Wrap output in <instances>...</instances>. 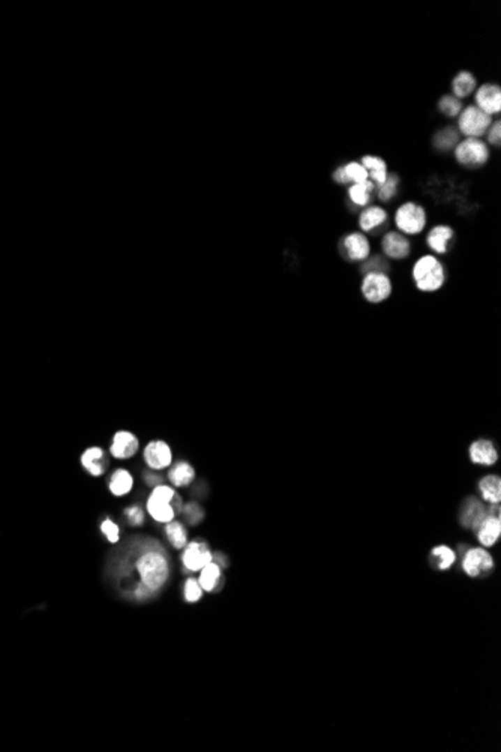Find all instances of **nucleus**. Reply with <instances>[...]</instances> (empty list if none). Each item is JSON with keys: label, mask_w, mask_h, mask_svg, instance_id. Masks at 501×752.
Listing matches in <instances>:
<instances>
[{"label": "nucleus", "mask_w": 501, "mask_h": 752, "mask_svg": "<svg viewBox=\"0 0 501 752\" xmlns=\"http://www.w3.org/2000/svg\"><path fill=\"white\" fill-rule=\"evenodd\" d=\"M382 248H383L384 254L387 257L396 258V260L408 257L410 251H412V246H410L408 239L405 236L401 235V233H396V232H389L384 236L383 242H382Z\"/></svg>", "instance_id": "18"}, {"label": "nucleus", "mask_w": 501, "mask_h": 752, "mask_svg": "<svg viewBox=\"0 0 501 752\" xmlns=\"http://www.w3.org/2000/svg\"><path fill=\"white\" fill-rule=\"evenodd\" d=\"M416 286L422 292H435L444 284V267L433 256L420 257L413 267Z\"/></svg>", "instance_id": "3"}, {"label": "nucleus", "mask_w": 501, "mask_h": 752, "mask_svg": "<svg viewBox=\"0 0 501 752\" xmlns=\"http://www.w3.org/2000/svg\"><path fill=\"white\" fill-rule=\"evenodd\" d=\"M395 223L401 232L417 235L422 232L426 224L425 210L422 206H417L414 203H405L396 210Z\"/></svg>", "instance_id": "4"}, {"label": "nucleus", "mask_w": 501, "mask_h": 752, "mask_svg": "<svg viewBox=\"0 0 501 752\" xmlns=\"http://www.w3.org/2000/svg\"><path fill=\"white\" fill-rule=\"evenodd\" d=\"M362 161L368 176H371V182L377 184L378 186L383 185L387 179V165L383 159L377 156H365Z\"/></svg>", "instance_id": "26"}, {"label": "nucleus", "mask_w": 501, "mask_h": 752, "mask_svg": "<svg viewBox=\"0 0 501 752\" xmlns=\"http://www.w3.org/2000/svg\"><path fill=\"white\" fill-rule=\"evenodd\" d=\"M461 108H463V104H461V101H458V99L454 96H444L440 99V110H442V113H444L446 116H450V117L458 116Z\"/></svg>", "instance_id": "35"}, {"label": "nucleus", "mask_w": 501, "mask_h": 752, "mask_svg": "<svg viewBox=\"0 0 501 752\" xmlns=\"http://www.w3.org/2000/svg\"><path fill=\"white\" fill-rule=\"evenodd\" d=\"M458 133L455 131L454 128H446L443 129V131H440L437 135H435V146L438 149L442 150H447V149H452L456 146L458 143Z\"/></svg>", "instance_id": "31"}, {"label": "nucleus", "mask_w": 501, "mask_h": 752, "mask_svg": "<svg viewBox=\"0 0 501 752\" xmlns=\"http://www.w3.org/2000/svg\"><path fill=\"white\" fill-rule=\"evenodd\" d=\"M344 175L347 184H364L369 177L366 168L359 163H350L344 165Z\"/></svg>", "instance_id": "30"}, {"label": "nucleus", "mask_w": 501, "mask_h": 752, "mask_svg": "<svg viewBox=\"0 0 501 752\" xmlns=\"http://www.w3.org/2000/svg\"><path fill=\"white\" fill-rule=\"evenodd\" d=\"M133 488H134V476L131 475L129 470L117 469L114 470L113 475L110 476L108 489L113 496L116 497L126 496L128 493H131Z\"/></svg>", "instance_id": "20"}, {"label": "nucleus", "mask_w": 501, "mask_h": 752, "mask_svg": "<svg viewBox=\"0 0 501 752\" xmlns=\"http://www.w3.org/2000/svg\"><path fill=\"white\" fill-rule=\"evenodd\" d=\"M140 449L138 437L131 431H117L113 437V443L110 446V454L117 459H129L133 458Z\"/></svg>", "instance_id": "11"}, {"label": "nucleus", "mask_w": 501, "mask_h": 752, "mask_svg": "<svg viewBox=\"0 0 501 752\" xmlns=\"http://www.w3.org/2000/svg\"><path fill=\"white\" fill-rule=\"evenodd\" d=\"M454 237V230L447 226H437L431 230L426 242L431 249H434L438 254H444L449 249V242Z\"/></svg>", "instance_id": "22"}, {"label": "nucleus", "mask_w": 501, "mask_h": 752, "mask_svg": "<svg viewBox=\"0 0 501 752\" xmlns=\"http://www.w3.org/2000/svg\"><path fill=\"white\" fill-rule=\"evenodd\" d=\"M479 493L488 505L501 501V479L497 475H488L479 480Z\"/></svg>", "instance_id": "21"}, {"label": "nucleus", "mask_w": 501, "mask_h": 752, "mask_svg": "<svg viewBox=\"0 0 501 752\" xmlns=\"http://www.w3.org/2000/svg\"><path fill=\"white\" fill-rule=\"evenodd\" d=\"M488 515L486 506L482 500L477 497H468L463 506V513H461V524L467 529L476 530L485 517Z\"/></svg>", "instance_id": "16"}, {"label": "nucleus", "mask_w": 501, "mask_h": 752, "mask_svg": "<svg viewBox=\"0 0 501 752\" xmlns=\"http://www.w3.org/2000/svg\"><path fill=\"white\" fill-rule=\"evenodd\" d=\"M477 108L486 115H497L501 110V90L495 84H485L476 94Z\"/></svg>", "instance_id": "15"}, {"label": "nucleus", "mask_w": 501, "mask_h": 752, "mask_svg": "<svg viewBox=\"0 0 501 752\" xmlns=\"http://www.w3.org/2000/svg\"><path fill=\"white\" fill-rule=\"evenodd\" d=\"M374 188V182H371V180H366L364 184H354L348 189L350 200L357 206H366L371 202V197H373Z\"/></svg>", "instance_id": "28"}, {"label": "nucleus", "mask_w": 501, "mask_h": 752, "mask_svg": "<svg viewBox=\"0 0 501 752\" xmlns=\"http://www.w3.org/2000/svg\"><path fill=\"white\" fill-rule=\"evenodd\" d=\"M493 125L491 116L484 113L476 105H470L464 110V113L459 117V129L461 133L467 135V138L482 137L488 128Z\"/></svg>", "instance_id": "5"}, {"label": "nucleus", "mask_w": 501, "mask_h": 752, "mask_svg": "<svg viewBox=\"0 0 501 752\" xmlns=\"http://www.w3.org/2000/svg\"><path fill=\"white\" fill-rule=\"evenodd\" d=\"M488 140H489V143L500 145V142H501V124L500 122H495L494 125H491Z\"/></svg>", "instance_id": "39"}, {"label": "nucleus", "mask_w": 501, "mask_h": 752, "mask_svg": "<svg viewBox=\"0 0 501 752\" xmlns=\"http://www.w3.org/2000/svg\"><path fill=\"white\" fill-rule=\"evenodd\" d=\"M143 458L150 469L158 472V470H164L172 466L173 452L172 448L164 440H154L144 448Z\"/></svg>", "instance_id": "10"}, {"label": "nucleus", "mask_w": 501, "mask_h": 752, "mask_svg": "<svg viewBox=\"0 0 501 752\" xmlns=\"http://www.w3.org/2000/svg\"><path fill=\"white\" fill-rule=\"evenodd\" d=\"M182 514L185 517V521H188L191 526H197L200 521L204 518V510L195 501H191L182 508Z\"/></svg>", "instance_id": "33"}, {"label": "nucleus", "mask_w": 501, "mask_h": 752, "mask_svg": "<svg viewBox=\"0 0 501 752\" xmlns=\"http://www.w3.org/2000/svg\"><path fill=\"white\" fill-rule=\"evenodd\" d=\"M165 536L168 543L172 544L176 550H182L188 544V530L182 521L173 519L167 523L165 526Z\"/></svg>", "instance_id": "27"}, {"label": "nucleus", "mask_w": 501, "mask_h": 752, "mask_svg": "<svg viewBox=\"0 0 501 752\" xmlns=\"http://www.w3.org/2000/svg\"><path fill=\"white\" fill-rule=\"evenodd\" d=\"M101 531L112 544H116L120 538V529L112 518L104 519V523L101 524Z\"/></svg>", "instance_id": "38"}, {"label": "nucleus", "mask_w": 501, "mask_h": 752, "mask_svg": "<svg viewBox=\"0 0 501 752\" xmlns=\"http://www.w3.org/2000/svg\"><path fill=\"white\" fill-rule=\"evenodd\" d=\"M464 573L470 577H485L494 570V559L485 548H470L463 560Z\"/></svg>", "instance_id": "6"}, {"label": "nucleus", "mask_w": 501, "mask_h": 752, "mask_svg": "<svg viewBox=\"0 0 501 752\" xmlns=\"http://www.w3.org/2000/svg\"><path fill=\"white\" fill-rule=\"evenodd\" d=\"M223 568L216 565L215 561H210L202 570H200L198 583L204 591H215L223 584Z\"/></svg>", "instance_id": "23"}, {"label": "nucleus", "mask_w": 501, "mask_h": 752, "mask_svg": "<svg viewBox=\"0 0 501 752\" xmlns=\"http://www.w3.org/2000/svg\"><path fill=\"white\" fill-rule=\"evenodd\" d=\"M343 246L345 249L347 257L350 260H354V262L366 260L371 253L368 239L362 233H352L345 236L343 240Z\"/></svg>", "instance_id": "17"}, {"label": "nucleus", "mask_w": 501, "mask_h": 752, "mask_svg": "<svg viewBox=\"0 0 501 752\" xmlns=\"http://www.w3.org/2000/svg\"><path fill=\"white\" fill-rule=\"evenodd\" d=\"M455 156L464 165H482L488 161L489 150L480 138H465L456 146Z\"/></svg>", "instance_id": "7"}, {"label": "nucleus", "mask_w": 501, "mask_h": 752, "mask_svg": "<svg viewBox=\"0 0 501 752\" xmlns=\"http://www.w3.org/2000/svg\"><path fill=\"white\" fill-rule=\"evenodd\" d=\"M476 536L480 544L486 548L494 547L501 536V519L498 515L488 514L477 526Z\"/></svg>", "instance_id": "14"}, {"label": "nucleus", "mask_w": 501, "mask_h": 752, "mask_svg": "<svg viewBox=\"0 0 501 752\" xmlns=\"http://www.w3.org/2000/svg\"><path fill=\"white\" fill-rule=\"evenodd\" d=\"M468 454H470V459L479 466L491 467L498 461L497 448L488 438H479L476 440V442H473L472 446H470Z\"/></svg>", "instance_id": "13"}, {"label": "nucleus", "mask_w": 501, "mask_h": 752, "mask_svg": "<svg viewBox=\"0 0 501 752\" xmlns=\"http://www.w3.org/2000/svg\"><path fill=\"white\" fill-rule=\"evenodd\" d=\"M476 87V80L470 73H461L454 80V94L459 98L470 95Z\"/></svg>", "instance_id": "29"}, {"label": "nucleus", "mask_w": 501, "mask_h": 752, "mask_svg": "<svg viewBox=\"0 0 501 752\" xmlns=\"http://www.w3.org/2000/svg\"><path fill=\"white\" fill-rule=\"evenodd\" d=\"M195 479V469L188 461H177V463L168 470V480L174 488H184L191 485Z\"/></svg>", "instance_id": "19"}, {"label": "nucleus", "mask_w": 501, "mask_h": 752, "mask_svg": "<svg viewBox=\"0 0 501 752\" xmlns=\"http://www.w3.org/2000/svg\"><path fill=\"white\" fill-rule=\"evenodd\" d=\"M387 221L386 210L378 206H371L360 215L359 224L364 232H374L378 227H382Z\"/></svg>", "instance_id": "24"}, {"label": "nucleus", "mask_w": 501, "mask_h": 752, "mask_svg": "<svg viewBox=\"0 0 501 752\" xmlns=\"http://www.w3.org/2000/svg\"><path fill=\"white\" fill-rule=\"evenodd\" d=\"M184 595H185V599L188 600V603H193V604L202 599L203 589H202V586H200L198 580H195V578H188L186 580L185 589H184Z\"/></svg>", "instance_id": "34"}, {"label": "nucleus", "mask_w": 501, "mask_h": 752, "mask_svg": "<svg viewBox=\"0 0 501 752\" xmlns=\"http://www.w3.org/2000/svg\"><path fill=\"white\" fill-rule=\"evenodd\" d=\"M125 517H126L128 523L131 524L133 527H140V526L144 524V518H146L144 517V510L142 509V506H138V505L126 508Z\"/></svg>", "instance_id": "37"}, {"label": "nucleus", "mask_w": 501, "mask_h": 752, "mask_svg": "<svg viewBox=\"0 0 501 752\" xmlns=\"http://www.w3.org/2000/svg\"><path fill=\"white\" fill-rule=\"evenodd\" d=\"M398 182L399 179L396 175H387L386 182L378 186V198L382 200V202H389V200L396 194Z\"/></svg>", "instance_id": "32"}, {"label": "nucleus", "mask_w": 501, "mask_h": 752, "mask_svg": "<svg viewBox=\"0 0 501 752\" xmlns=\"http://www.w3.org/2000/svg\"><path fill=\"white\" fill-rule=\"evenodd\" d=\"M387 267H389V265H387V262L382 256H374L371 258H366V263L362 266V272L364 274H369V272L384 274V270Z\"/></svg>", "instance_id": "36"}, {"label": "nucleus", "mask_w": 501, "mask_h": 752, "mask_svg": "<svg viewBox=\"0 0 501 752\" xmlns=\"http://www.w3.org/2000/svg\"><path fill=\"white\" fill-rule=\"evenodd\" d=\"M144 479H146V484H147L149 487H152V488H155V487H158V485H161V484H163V478L159 476V475H156V473H146Z\"/></svg>", "instance_id": "40"}, {"label": "nucleus", "mask_w": 501, "mask_h": 752, "mask_svg": "<svg viewBox=\"0 0 501 752\" xmlns=\"http://www.w3.org/2000/svg\"><path fill=\"white\" fill-rule=\"evenodd\" d=\"M137 573L144 584L154 594L161 589L170 575L168 560L161 548L149 550L137 560Z\"/></svg>", "instance_id": "1"}, {"label": "nucleus", "mask_w": 501, "mask_h": 752, "mask_svg": "<svg viewBox=\"0 0 501 752\" xmlns=\"http://www.w3.org/2000/svg\"><path fill=\"white\" fill-rule=\"evenodd\" d=\"M362 293L371 304H380L392 293V284L386 274L369 272L362 283Z\"/></svg>", "instance_id": "8"}, {"label": "nucleus", "mask_w": 501, "mask_h": 752, "mask_svg": "<svg viewBox=\"0 0 501 752\" xmlns=\"http://www.w3.org/2000/svg\"><path fill=\"white\" fill-rule=\"evenodd\" d=\"M455 560H456L455 551L450 547H447V545L434 547L433 551H431V556H429L431 565H433L438 570H447L449 568H452L454 563H455Z\"/></svg>", "instance_id": "25"}, {"label": "nucleus", "mask_w": 501, "mask_h": 752, "mask_svg": "<svg viewBox=\"0 0 501 752\" xmlns=\"http://www.w3.org/2000/svg\"><path fill=\"white\" fill-rule=\"evenodd\" d=\"M146 508L149 515L155 521L167 524L173 521L177 514L182 513L184 503L173 487L161 484L152 488Z\"/></svg>", "instance_id": "2"}, {"label": "nucleus", "mask_w": 501, "mask_h": 752, "mask_svg": "<svg viewBox=\"0 0 501 752\" xmlns=\"http://www.w3.org/2000/svg\"><path fill=\"white\" fill-rule=\"evenodd\" d=\"M214 559V553L203 540H193L184 548L182 561L188 570H202Z\"/></svg>", "instance_id": "9"}, {"label": "nucleus", "mask_w": 501, "mask_h": 752, "mask_svg": "<svg viewBox=\"0 0 501 752\" xmlns=\"http://www.w3.org/2000/svg\"><path fill=\"white\" fill-rule=\"evenodd\" d=\"M80 461H82V467L90 476H103L110 467V457L105 452V449L99 446L86 449Z\"/></svg>", "instance_id": "12"}]
</instances>
